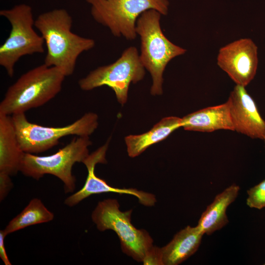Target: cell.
<instances>
[{
	"label": "cell",
	"mask_w": 265,
	"mask_h": 265,
	"mask_svg": "<svg viewBox=\"0 0 265 265\" xmlns=\"http://www.w3.org/2000/svg\"><path fill=\"white\" fill-rule=\"evenodd\" d=\"M204 234L197 225L187 226L178 232L160 248L162 265H177L186 260L196 252Z\"/></svg>",
	"instance_id": "9a60e30c"
},
{
	"label": "cell",
	"mask_w": 265,
	"mask_h": 265,
	"mask_svg": "<svg viewBox=\"0 0 265 265\" xmlns=\"http://www.w3.org/2000/svg\"><path fill=\"white\" fill-rule=\"evenodd\" d=\"M145 74V68L141 62L138 50L131 46L125 50L115 62L93 70L80 80L78 83L80 88L84 91L107 86L114 91L118 102L123 105L127 100L130 83L140 81Z\"/></svg>",
	"instance_id": "9c48e42d"
},
{
	"label": "cell",
	"mask_w": 265,
	"mask_h": 265,
	"mask_svg": "<svg viewBox=\"0 0 265 265\" xmlns=\"http://www.w3.org/2000/svg\"><path fill=\"white\" fill-rule=\"evenodd\" d=\"M143 263L144 265H162L160 248L153 246L147 253Z\"/></svg>",
	"instance_id": "ffe728a7"
},
{
	"label": "cell",
	"mask_w": 265,
	"mask_h": 265,
	"mask_svg": "<svg viewBox=\"0 0 265 265\" xmlns=\"http://www.w3.org/2000/svg\"><path fill=\"white\" fill-rule=\"evenodd\" d=\"M54 214L38 198H33L17 216L9 221L3 230L7 236L28 226L46 223L53 220Z\"/></svg>",
	"instance_id": "ac0fdd59"
},
{
	"label": "cell",
	"mask_w": 265,
	"mask_h": 265,
	"mask_svg": "<svg viewBox=\"0 0 265 265\" xmlns=\"http://www.w3.org/2000/svg\"><path fill=\"white\" fill-rule=\"evenodd\" d=\"M264 265H265V264H264Z\"/></svg>",
	"instance_id": "cb8c5ba5"
},
{
	"label": "cell",
	"mask_w": 265,
	"mask_h": 265,
	"mask_svg": "<svg viewBox=\"0 0 265 265\" xmlns=\"http://www.w3.org/2000/svg\"><path fill=\"white\" fill-rule=\"evenodd\" d=\"M246 204L251 208L265 207V180L247 190Z\"/></svg>",
	"instance_id": "d6986e66"
},
{
	"label": "cell",
	"mask_w": 265,
	"mask_h": 265,
	"mask_svg": "<svg viewBox=\"0 0 265 265\" xmlns=\"http://www.w3.org/2000/svg\"><path fill=\"white\" fill-rule=\"evenodd\" d=\"M17 138L25 153L36 154L58 144L59 139L69 135L86 136L98 126V115L88 112L73 123L61 127H46L28 121L25 113L12 115Z\"/></svg>",
	"instance_id": "ba28073f"
},
{
	"label": "cell",
	"mask_w": 265,
	"mask_h": 265,
	"mask_svg": "<svg viewBox=\"0 0 265 265\" xmlns=\"http://www.w3.org/2000/svg\"><path fill=\"white\" fill-rule=\"evenodd\" d=\"M234 131L252 138L265 139V121L245 87L236 85L227 100Z\"/></svg>",
	"instance_id": "7c38bea8"
},
{
	"label": "cell",
	"mask_w": 265,
	"mask_h": 265,
	"mask_svg": "<svg viewBox=\"0 0 265 265\" xmlns=\"http://www.w3.org/2000/svg\"><path fill=\"white\" fill-rule=\"evenodd\" d=\"M66 77L44 63L21 75L7 89L0 103V113L12 116L44 105L61 91Z\"/></svg>",
	"instance_id": "7a4b0ae2"
},
{
	"label": "cell",
	"mask_w": 265,
	"mask_h": 265,
	"mask_svg": "<svg viewBox=\"0 0 265 265\" xmlns=\"http://www.w3.org/2000/svg\"><path fill=\"white\" fill-rule=\"evenodd\" d=\"M182 128L187 131L208 132L219 130L234 131L228 102L187 114L182 118Z\"/></svg>",
	"instance_id": "4fadbf2b"
},
{
	"label": "cell",
	"mask_w": 265,
	"mask_h": 265,
	"mask_svg": "<svg viewBox=\"0 0 265 265\" xmlns=\"http://www.w3.org/2000/svg\"><path fill=\"white\" fill-rule=\"evenodd\" d=\"M119 207L116 199L100 201L92 213V220L99 231L115 232L123 252L134 260L143 262L154 246L153 240L146 231L136 228L131 223L132 210L122 212Z\"/></svg>",
	"instance_id": "52a82bcc"
},
{
	"label": "cell",
	"mask_w": 265,
	"mask_h": 265,
	"mask_svg": "<svg viewBox=\"0 0 265 265\" xmlns=\"http://www.w3.org/2000/svg\"><path fill=\"white\" fill-rule=\"evenodd\" d=\"M0 15L11 26L9 36L0 46V65L11 78L19 59L25 55L43 53L45 43L34 29L35 20L30 5L22 3L2 9Z\"/></svg>",
	"instance_id": "277c9868"
},
{
	"label": "cell",
	"mask_w": 265,
	"mask_h": 265,
	"mask_svg": "<svg viewBox=\"0 0 265 265\" xmlns=\"http://www.w3.org/2000/svg\"><path fill=\"white\" fill-rule=\"evenodd\" d=\"M240 188L233 184L218 194L202 213L197 226L203 232L210 235L228 223L226 210L237 197Z\"/></svg>",
	"instance_id": "2e32d148"
},
{
	"label": "cell",
	"mask_w": 265,
	"mask_h": 265,
	"mask_svg": "<svg viewBox=\"0 0 265 265\" xmlns=\"http://www.w3.org/2000/svg\"><path fill=\"white\" fill-rule=\"evenodd\" d=\"M161 15L155 9L147 10L138 17L135 26L140 38V59L151 74V93L153 95L162 93L163 74L169 62L186 51L164 35L160 24Z\"/></svg>",
	"instance_id": "3957f363"
},
{
	"label": "cell",
	"mask_w": 265,
	"mask_h": 265,
	"mask_svg": "<svg viewBox=\"0 0 265 265\" xmlns=\"http://www.w3.org/2000/svg\"><path fill=\"white\" fill-rule=\"evenodd\" d=\"M13 186L10 176L0 172V200L2 201L7 195Z\"/></svg>",
	"instance_id": "44dd1931"
},
{
	"label": "cell",
	"mask_w": 265,
	"mask_h": 265,
	"mask_svg": "<svg viewBox=\"0 0 265 265\" xmlns=\"http://www.w3.org/2000/svg\"><path fill=\"white\" fill-rule=\"evenodd\" d=\"M91 14L98 23L107 27L116 37L132 40L137 35L136 23L144 11L153 9L161 15L168 11L167 0H86Z\"/></svg>",
	"instance_id": "8992f818"
},
{
	"label": "cell",
	"mask_w": 265,
	"mask_h": 265,
	"mask_svg": "<svg viewBox=\"0 0 265 265\" xmlns=\"http://www.w3.org/2000/svg\"><path fill=\"white\" fill-rule=\"evenodd\" d=\"M91 144L88 136H78L51 155L39 156L25 153L20 171L36 180L45 174L53 175L62 181L66 193L72 192L76 183L73 166L76 162H82L88 156V147Z\"/></svg>",
	"instance_id": "5b68a950"
},
{
	"label": "cell",
	"mask_w": 265,
	"mask_h": 265,
	"mask_svg": "<svg viewBox=\"0 0 265 265\" xmlns=\"http://www.w3.org/2000/svg\"><path fill=\"white\" fill-rule=\"evenodd\" d=\"M217 64L237 85L245 87L256 74L258 48L250 38L234 41L219 49Z\"/></svg>",
	"instance_id": "30bf717a"
},
{
	"label": "cell",
	"mask_w": 265,
	"mask_h": 265,
	"mask_svg": "<svg viewBox=\"0 0 265 265\" xmlns=\"http://www.w3.org/2000/svg\"><path fill=\"white\" fill-rule=\"evenodd\" d=\"M180 128H182V118L170 116L161 119L145 133L127 136L125 142L129 156L132 158L138 156L149 147L163 140Z\"/></svg>",
	"instance_id": "e0dca14e"
},
{
	"label": "cell",
	"mask_w": 265,
	"mask_h": 265,
	"mask_svg": "<svg viewBox=\"0 0 265 265\" xmlns=\"http://www.w3.org/2000/svg\"><path fill=\"white\" fill-rule=\"evenodd\" d=\"M6 235L3 230L0 231V257L5 265H11V264L7 256L4 245V238Z\"/></svg>",
	"instance_id": "7402d4cb"
},
{
	"label": "cell",
	"mask_w": 265,
	"mask_h": 265,
	"mask_svg": "<svg viewBox=\"0 0 265 265\" xmlns=\"http://www.w3.org/2000/svg\"><path fill=\"white\" fill-rule=\"evenodd\" d=\"M108 145V141H107L105 144L89 154L83 160L82 163L86 166L88 172L85 184L80 190L65 200V204L73 207L92 195L113 192L132 195L136 197L139 202L144 206H154L156 202V198L154 194L132 188H119L111 186L105 180L95 175V168L96 164L106 162V155Z\"/></svg>",
	"instance_id": "8fae6325"
},
{
	"label": "cell",
	"mask_w": 265,
	"mask_h": 265,
	"mask_svg": "<svg viewBox=\"0 0 265 265\" xmlns=\"http://www.w3.org/2000/svg\"><path fill=\"white\" fill-rule=\"evenodd\" d=\"M25 153L19 143L12 116L0 113V172L13 176L20 171Z\"/></svg>",
	"instance_id": "5bb4252c"
},
{
	"label": "cell",
	"mask_w": 265,
	"mask_h": 265,
	"mask_svg": "<svg viewBox=\"0 0 265 265\" xmlns=\"http://www.w3.org/2000/svg\"><path fill=\"white\" fill-rule=\"evenodd\" d=\"M264 141V142H265V139Z\"/></svg>",
	"instance_id": "603a6c76"
},
{
	"label": "cell",
	"mask_w": 265,
	"mask_h": 265,
	"mask_svg": "<svg viewBox=\"0 0 265 265\" xmlns=\"http://www.w3.org/2000/svg\"><path fill=\"white\" fill-rule=\"evenodd\" d=\"M72 16L65 9H54L40 14L34 26L43 37L47 49L44 64L59 69L65 77L72 75L79 56L95 45L91 39L71 30Z\"/></svg>",
	"instance_id": "6da1fadb"
}]
</instances>
